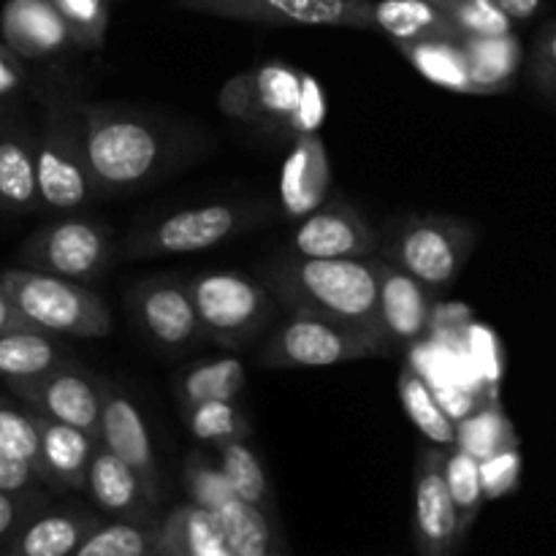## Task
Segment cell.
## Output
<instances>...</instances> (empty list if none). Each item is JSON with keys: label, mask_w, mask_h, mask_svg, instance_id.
<instances>
[{"label": "cell", "mask_w": 556, "mask_h": 556, "mask_svg": "<svg viewBox=\"0 0 556 556\" xmlns=\"http://www.w3.org/2000/svg\"><path fill=\"white\" fill-rule=\"evenodd\" d=\"M380 250V231L348 199H329L299 220L288 253L302 258H372Z\"/></svg>", "instance_id": "cell-14"}, {"label": "cell", "mask_w": 556, "mask_h": 556, "mask_svg": "<svg viewBox=\"0 0 556 556\" xmlns=\"http://www.w3.org/2000/svg\"><path fill=\"white\" fill-rule=\"evenodd\" d=\"M81 134L96 199L157 182L190 150V141L166 119L114 103H81Z\"/></svg>", "instance_id": "cell-1"}, {"label": "cell", "mask_w": 556, "mask_h": 556, "mask_svg": "<svg viewBox=\"0 0 556 556\" xmlns=\"http://www.w3.org/2000/svg\"><path fill=\"white\" fill-rule=\"evenodd\" d=\"M14 329H33V326L27 324V320L22 318L9 302H5L3 293H0V331H14Z\"/></svg>", "instance_id": "cell-46"}, {"label": "cell", "mask_w": 556, "mask_h": 556, "mask_svg": "<svg viewBox=\"0 0 556 556\" xmlns=\"http://www.w3.org/2000/svg\"><path fill=\"white\" fill-rule=\"evenodd\" d=\"M49 3L63 16L76 49L101 52L112 20V0H49Z\"/></svg>", "instance_id": "cell-38"}, {"label": "cell", "mask_w": 556, "mask_h": 556, "mask_svg": "<svg viewBox=\"0 0 556 556\" xmlns=\"http://www.w3.org/2000/svg\"><path fill=\"white\" fill-rule=\"evenodd\" d=\"M478 244V226L456 215H407L380 233L378 255L416 277L429 293L440 296L465 271Z\"/></svg>", "instance_id": "cell-4"}, {"label": "cell", "mask_w": 556, "mask_h": 556, "mask_svg": "<svg viewBox=\"0 0 556 556\" xmlns=\"http://www.w3.org/2000/svg\"><path fill=\"white\" fill-rule=\"evenodd\" d=\"M98 443L112 451L117 459H123L139 476L152 503H161V470H157L150 429H147L136 402L117 386L103 383L101 438H98Z\"/></svg>", "instance_id": "cell-16"}, {"label": "cell", "mask_w": 556, "mask_h": 556, "mask_svg": "<svg viewBox=\"0 0 556 556\" xmlns=\"http://www.w3.org/2000/svg\"><path fill=\"white\" fill-rule=\"evenodd\" d=\"M27 85L25 60L16 58L3 41H0V101L16 96Z\"/></svg>", "instance_id": "cell-44"}, {"label": "cell", "mask_w": 556, "mask_h": 556, "mask_svg": "<svg viewBox=\"0 0 556 556\" xmlns=\"http://www.w3.org/2000/svg\"><path fill=\"white\" fill-rule=\"evenodd\" d=\"M185 489H188L190 503L204 508L206 514H212L223 500L233 494L223 478L220 467L212 465L204 454H190L185 459Z\"/></svg>", "instance_id": "cell-39"}, {"label": "cell", "mask_w": 556, "mask_h": 556, "mask_svg": "<svg viewBox=\"0 0 556 556\" xmlns=\"http://www.w3.org/2000/svg\"><path fill=\"white\" fill-rule=\"evenodd\" d=\"M85 492L96 503L101 514L112 519L150 521L155 503L147 494L144 483L123 459L103 448L101 443L92 451L90 467H87Z\"/></svg>", "instance_id": "cell-21"}, {"label": "cell", "mask_w": 556, "mask_h": 556, "mask_svg": "<svg viewBox=\"0 0 556 556\" xmlns=\"http://www.w3.org/2000/svg\"><path fill=\"white\" fill-rule=\"evenodd\" d=\"M9 391L30 410L60 424L81 429L92 440L101 438L103 380L74 362H63L41 375L9 380Z\"/></svg>", "instance_id": "cell-12"}, {"label": "cell", "mask_w": 556, "mask_h": 556, "mask_svg": "<svg viewBox=\"0 0 556 556\" xmlns=\"http://www.w3.org/2000/svg\"><path fill=\"white\" fill-rule=\"evenodd\" d=\"M36 179L41 206L74 212L96 201L85 157L81 103L54 96L43 103L36 134Z\"/></svg>", "instance_id": "cell-7"}, {"label": "cell", "mask_w": 556, "mask_h": 556, "mask_svg": "<svg viewBox=\"0 0 556 556\" xmlns=\"http://www.w3.org/2000/svg\"><path fill=\"white\" fill-rule=\"evenodd\" d=\"M182 413L190 434L201 443L215 445V448L228 440H250V434H253L248 416L237 402H201V405L188 407Z\"/></svg>", "instance_id": "cell-35"}, {"label": "cell", "mask_w": 556, "mask_h": 556, "mask_svg": "<svg viewBox=\"0 0 556 556\" xmlns=\"http://www.w3.org/2000/svg\"><path fill=\"white\" fill-rule=\"evenodd\" d=\"M217 109L248 128L296 136L318 134L326 98L315 76L286 60L258 63L231 76L217 92Z\"/></svg>", "instance_id": "cell-3"}, {"label": "cell", "mask_w": 556, "mask_h": 556, "mask_svg": "<svg viewBox=\"0 0 556 556\" xmlns=\"http://www.w3.org/2000/svg\"><path fill=\"white\" fill-rule=\"evenodd\" d=\"M380 356H391V351L364 331L318 315L291 313L264 340L258 364L269 369H324Z\"/></svg>", "instance_id": "cell-9"}, {"label": "cell", "mask_w": 556, "mask_h": 556, "mask_svg": "<svg viewBox=\"0 0 556 556\" xmlns=\"http://www.w3.org/2000/svg\"><path fill=\"white\" fill-rule=\"evenodd\" d=\"M261 282L269 288L271 299L286 304L291 313L351 326L389 348L378 313V255L302 258L286 253L261 269Z\"/></svg>", "instance_id": "cell-2"}, {"label": "cell", "mask_w": 556, "mask_h": 556, "mask_svg": "<svg viewBox=\"0 0 556 556\" xmlns=\"http://www.w3.org/2000/svg\"><path fill=\"white\" fill-rule=\"evenodd\" d=\"M432 302L416 277L378 255V313L391 353L410 351L432 326Z\"/></svg>", "instance_id": "cell-17"}, {"label": "cell", "mask_w": 556, "mask_h": 556, "mask_svg": "<svg viewBox=\"0 0 556 556\" xmlns=\"http://www.w3.org/2000/svg\"><path fill=\"white\" fill-rule=\"evenodd\" d=\"M5 302L38 331L74 340H101L114 329L109 304L87 286L47 271L14 266L0 271Z\"/></svg>", "instance_id": "cell-5"}, {"label": "cell", "mask_w": 556, "mask_h": 556, "mask_svg": "<svg viewBox=\"0 0 556 556\" xmlns=\"http://www.w3.org/2000/svg\"><path fill=\"white\" fill-rule=\"evenodd\" d=\"M478 470H481L483 497L486 500L505 497V494L514 492V489L519 486V476H521L519 448L500 451V454L478 462Z\"/></svg>", "instance_id": "cell-40"}, {"label": "cell", "mask_w": 556, "mask_h": 556, "mask_svg": "<svg viewBox=\"0 0 556 556\" xmlns=\"http://www.w3.org/2000/svg\"><path fill=\"white\" fill-rule=\"evenodd\" d=\"M136 326L163 351H185L201 340L199 318L188 280L177 275H157L139 280L128 293Z\"/></svg>", "instance_id": "cell-15"}, {"label": "cell", "mask_w": 556, "mask_h": 556, "mask_svg": "<svg viewBox=\"0 0 556 556\" xmlns=\"http://www.w3.org/2000/svg\"><path fill=\"white\" fill-rule=\"evenodd\" d=\"M266 204H242V201H210V204L182 206L161 217L136 223L123 242L125 258H166V255H190L217 248L226 239L258 220Z\"/></svg>", "instance_id": "cell-6"}, {"label": "cell", "mask_w": 556, "mask_h": 556, "mask_svg": "<svg viewBox=\"0 0 556 556\" xmlns=\"http://www.w3.org/2000/svg\"><path fill=\"white\" fill-rule=\"evenodd\" d=\"M161 556H179V554H174V552H161Z\"/></svg>", "instance_id": "cell-47"}, {"label": "cell", "mask_w": 556, "mask_h": 556, "mask_svg": "<svg viewBox=\"0 0 556 556\" xmlns=\"http://www.w3.org/2000/svg\"><path fill=\"white\" fill-rule=\"evenodd\" d=\"M456 33L465 38H486L514 33V20L494 0H429Z\"/></svg>", "instance_id": "cell-37"}, {"label": "cell", "mask_w": 556, "mask_h": 556, "mask_svg": "<svg viewBox=\"0 0 556 556\" xmlns=\"http://www.w3.org/2000/svg\"><path fill=\"white\" fill-rule=\"evenodd\" d=\"M244 383L248 378H244V367L239 358H206L179 375L174 383V396L182 410L201 405V402H237L242 396Z\"/></svg>", "instance_id": "cell-27"}, {"label": "cell", "mask_w": 556, "mask_h": 556, "mask_svg": "<svg viewBox=\"0 0 556 556\" xmlns=\"http://www.w3.org/2000/svg\"><path fill=\"white\" fill-rule=\"evenodd\" d=\"M400 400L402 410L410 418L413 427L434 445V448L451 451L456 443V421L445 413V407L440 405L438 394L432 391V386L416 372V369L405 367L400 372Z\"/></svg>", "instance_id": "cell-30"}, {"label": "cell", "mask_w": 556, "mask_h": 556, "mask_svg": "<svg viewBox=\"0 0 556 556\" xmlns=\"http://www.w3.org/2000/svg\"><path fill=\"white\" fill-rule=\"evenodd\" d=\"M101 521L87 508H41L0 548V556H71Z\"/></svg>", "instance_id": "cell-20"}, {"label": "cell", "mask_w": 556, "mask_h": 556, "mask_svg": "<svg viewBox=\"0 0 556 556\" xmlns=\"http://www.w3.org/2000/svg\"><path fill=\"white\" fill-rule=\"evenodd\" d=\"M372 30L383 33L391 43L440 41L462 43L456 27L429 0H372Z\"/></svg>", "instance_id": "cell-24"}, {"label": "cell", "mask_w": 556, "mask_h": 556, "mask_svg": "<svg viewBox=\"0 0 556 556\" xmlns=\"http://www.w3.org/2000/svg\"><path fill=\"white\" fill-rule=\"evenodd\" d=\"M223 543L233 556H269L271 554V519L253 505L242 503L237 494L223 500L212 510Z\"/></svg>", "instance_id": "cell-32"}, {"label": "cell", "mask_w": 556, "mask_h": 556, "mask_svg": "<svg viewBox=\"0 0 556 556\" xmlns=\"http://www.w3.org/2000/svg\"><path fill=\"white\" fill-rule=\"evenodd\" d=\"M41 508H47V494H9L0 492V548L16 535L22 525L30 519L33 514H38Z\"/></svg>", "instance_id": "cell-42"}, {"label": "cell", "mask_w": 556, "mask_h": 556, "mask_svg": "<svg viewBox=\"0 0 556 556\" xmlns=\"http://www.w3.org/2000/svg\"><path fill=\"white\" fill-rule=\"evenodd\" d=\"M443 448H421L413 476V535L418 556H456L465 532L443 476Z\"/></svg>", "instance_id": "cell-13"}, {"label": "cell", "mask_w": 556, "mask_h": 556, "mask_svg": "<svg viewBox=\"0 0 556 556\" xmlns=\"http://www.w3.org/2000/svg\"><path fill=\"white\" fill-rule=\"evenodd\" d=\"M0 451L14 456V459L25 462L49 492L47 467H43L41 456V440H38V429L36 421H33L30 407L22 405L20 400H9L3 394H0Z\"/></svg>", "instance_id": "cell-33"}, {"label": "cell", "mask_w": 556, "mask_h": 556, "mask_svg": "<svg viewBox=\"0 0 556 556\" xmlns=\"http://www.w3.org/2000/svg\"><path fill=\"white\" fill-rule=\"evenodd\" d=\"M163 527L155 521H101L71 556H161Z\"/></svg>", "instance_id": "cell-31"}, {"label": "cell", "mask_w": 556, "mask_h": 556, "mask_svg": "<svg viewBox=\"0 0 556 556\" xmlns=\"http://www.w3.org/2000/svg\"><path fill=\"white\" fill-rule=\"evenodd\" d=\"M402 58L434 87L462 92V96H478V87L472 81L470 63H467L465 47L456 41H440V38H427V41H402L394 43Z\"/></svg>", "instance_id": "cell-25"}, {"label": "cell", "mask_w": 556, "mask_h": 556, "mask_svg": "<svg viewBox=\"0 0 556 556\" xmlns=\"http://www.w3.org/2000/svg\"><path fill=\"white\" fill-rule=\"evenodd\" d=\"M530 81L535 90L556 101V22L546 25L535 38L530 54Z\"/></svg>", "instance_id": "cell-41"}, {"label": "cell", "mask_w": 556, "mask_h": 556, "mask_svg": "<svg viewBox=\"0 0 556 556\" xmlns=\"http://www.w3.org/2000/svg\"><path fill=\"white\" fill-rule=\"evenodd\" d=\"M0 38L25 63L63 58L76 49L63 16L49 0H5L0 11Z\"/></svg>", "instance_id": "cell-18"}, {"label": "cell", "mask_w": 556, "mask_h": 556, "mask_svg": "<svg viewBox=\"0 0 556 556\" xmlns=\"http://www.w3.org/2000/svg\"><path fill=\"white\" fill-rule=\"evenodd\" d=\"M30 413L38 429V440H41V456L43 467H47L49 492H85L87 467H90L98 440H92L81 429L43 416V413Z\"/></svg>", "instance_id": "cell-22"}, {"label": "cell", "mask_w": 556, "mask_h": 556, "mask_svg": "<svg viewBox=\"0 0 556 556\" xmlns=\"http://www.w3.org/2000/svg\"><path fill=\"white\" fill-rule=\"evenodd\" d=\"M443 476L445 483H448L451 500L456 505V514H459L462 532H470L472 525H476L478 514H481L483 503V486H481V470H478V459H472L470 454L459 448L445 451L443 462Z\"/></svg>", "instance_id": "cell-36"}, {"label": "cell", "mask_w": 556, "mask_h": 556, "mask_svg": "<svg viewBox=\"0 0 556 556\" xmlns=\"http://www.w3.org/2000/svg\"><path fill=\"white\" fill-rule=\"evenodd\" d=\"M462 47H465L478 96H494V92H505L514 87L521 65V43L514 33L486 38H465Z\"/></svg>", "instance_id": "cell-26"}, {"label": "cell", "mask_w": 556, "mask_h": 556, "mask_svg": "<svg viewBox=\"0 0 556 556\" xmlns=\"http://www.w3.org/2000/svg\"><path fill=\"white\" fill-rule=\"evenodd\" d=\"M68 362L54 334L38 329L0 331V380H22Z\"/></svg>", "instance_id": "cell-28"}, {"label": "cell", "mask_w": 556, "mask_h": 556, "mask_svg": "<svg viewBox=\"0 0 556 556\" xmlns=\"http://www.w3.org/2000/svg\"><path fill=\"white\" fill-rule=\"evenodd\" d=\"M217 467L226 478L228 489L242 503L253 505L261 514L275 519V497H271L269 478H266L264 462L248 445V440H228L217 445Z\"/></svg>", "instance_id": "cell-29"}, {"label": "cell", "mask_w": 556, "mask_h": 556, "mask_svg": "<svg viewBox=\"0 0 556 556\" xmlns=\"http://www.w3.org/2000/svg\"><path fill=\"white\" fill-rule=\"evenodd\" d=\"M201 340L220 348H244L269 324L275 299L255 277L233 269L201 271L188 280Z\"/></svg>", "instance_id": "cell-8"}, {"label": "cell", "mask_w": 556, "mask_h": 556, "mask_svg": "<svg viewBox=\"0 0 556 556\" xmlns=\"http://www.w3.org/2000/svg\"><path fill=\"white\" fill-rule=\"evenodd\" d=\"M41 210L36 179V136L22 125H0V212Z\"/></svg>", "instance_id": "cell-23"}, {"label": "cell", "mask_w": 556, "mask_h": 556, "mask_svg": "<svg viewBox=\"0 0 556 556\" xmlns=\"http://www.w3.org/2000/svg\"><path fill=\"white\" fill-rule=\"evenodd\" d=\"M454 448L465 451L472 459L483 462L489 456L500 454V451L519 448L514 427L505 418L500 407H481L476 413H467L459 424H456V443Z\"/></svg>", "instance_id": "cell-34"}, {"label": "cell", "mask_w": 556, "mask_h": 556, "mask_svg": "<svg viewBox=\"0 0 556 556\" xmlns=\"http://www.w3.org/2000/svg\"><path fill=\"white\" fill-rule=\"evenodd\" d=\"M514 22H527L541 11L543 0H494Z\"/></svg>", "instance_id": "cell-45"}, {"label": "cell", "mask_w": 556, "mask_h": 556, "mask_svg": "<svg viewBox=\"0 0 556 556\" xmlns=\"http://www.w3.org/2000/svg\"><path fill=\"white\" fill-rule=\"evenodd\" d=\"M177 9L269 27L372 30V0H172Z\"/></svg>", "instance_id": "cell-11"}, {"label": "cell", "mask_w": 556, "mask_h": 556, "mask_svg": "<svg viewBox=\"0 0 556 556\" xmlns=\"http://www.w3.org/2000/svg\"><path fill=\"white\" fill-rule=\"evenodd\" d=\"M0 112H3V101H0Z\"/></svg>", "instance_id": "cell-48"}, {"label": "cell", "mask_w": 556, "mask_h": 556, "mask_svg": "<svg viewBox=\"0 0 556 556\" xmlns=\"http://www.w3.org/2000/svg\"><path fill=\"white\" fill-rule=\"evenodd\" d=\"M329 190L331 166L324 139L318 134L296 136L280 172V210L291 220H302L329 201Z\"/></svg>", "instance_id": "cell-19"}, {"label": "cell", "mask_w": 556, "mask_h": 556, "mask_svg": "<svg viewBox=\"0 0 556 556\" xmlns=\"http://www.w3.org/2000/svg\"><path fill=\"white\" fill-rule=\"evenodd\" d=\"M117 258L112 226L92 217L68 215L36 228L20 248V264L65 280H101Z\"/></svg>", "instance_id": "cell-10"}, {"label": "cell", "mask_w": 556, "mask_h": 556, "mask_svg": "<svg viewBox=\"0 0 556 556\" xmlns=\"http://www.w3.org/2000/svg\"><path fill=\"white\" fill-rule=\"evenodd\" d=\"M0 492L9 494H36L43 492V483L25 462L0 451Z\"/></svg>", "instance_id": "cell-43"}]
</instances>
